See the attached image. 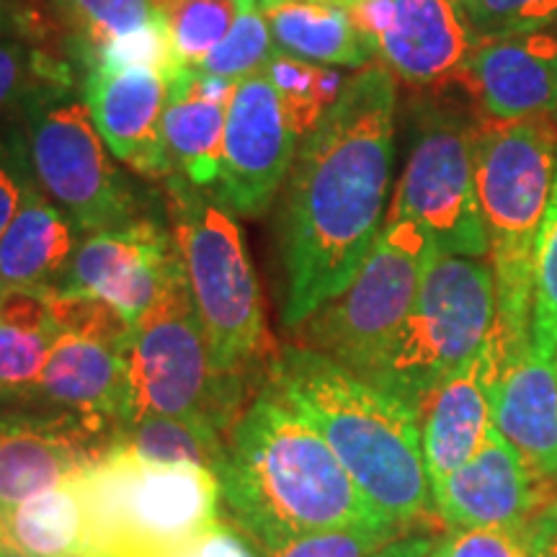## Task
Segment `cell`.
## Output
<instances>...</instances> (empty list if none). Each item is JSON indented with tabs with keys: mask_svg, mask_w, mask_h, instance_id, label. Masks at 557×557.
I'll use <instances>...</instances> for the list:
<instances>
[{
	"mask_svg": "<svg viewBox=\"0 0 557 557\" xmlns=\"http://www.w3.org/2000/svg\"><path fill=\"white\" fill-rule=\"evenodd\" d=\"M395 109L398 78L382 62H369L344 81L299 143L282 227V318L292 331L354 282L385 227Z\"/></svg>",
	"mask_w": 557,
	"mask_h": 557,
	"instance_id": "obj_1",
	"label": "cell"
},
{
	"mask_svg": "<svg viewBox=\"0 0 557 557\" xmlns=\"http://www.w3.org/2000/svg\"><path fill=\"white\" fill-rule=\"evenodd\" d=\"M222 504L263 553L320 529L387 524L318 429L263 385L225 436Z\"/></svg>",
	"mask_w": 557,
	"mask_h": 557,
	"instance_id": "obj_2",
	"label": "cell"
},
{
	"mask_svg": "<svg viewBox=\"0 0 557 557\" xmlns=\"http://www.w3.org/2000/svg\"><path fill=\"white\" fill-rule=\"evenodd\" d=\"M263 377L318 429L387 524L408 532L436 513L413 406L305 346L278 348Z\"/></svg>",
	"mask_w": 557,
	"mask_h": 557,
	"instance_id": "obj_3",
	"label": "cell"
},
{
	"mask_svg": "<svg viewBox=\"0 0 557 557\" xmlns=\"http://www.w3.org/2000/svg\"><path fill=\"white\" fill-rule=\"evenodd\" d=\"M83 557H189L220 521L218 472L191 462H150L111 444L81 470Z\"/></svg>",
	"mask_w": 557,
	"mask_h": 557,
	"instance_id": "obj_4",
	"label": "cell"
},
{
	"mask_svg": "<svg viewBox=\"0 0 557 557\" xmlns=\"http://www.w3.org/2000/svg\"><path fill=\"white\" fill-rule=\"evenodd\" d=\"M553 120L483 122L475 127V186L498 292L506 348L532 338L534 250L557 178Z\"/></svg>",
	"mask_w": 557,
	"mask_h": 557,
	"instance_id": "obj_5",
	"label": "cell"
},
{
	"mask_svg": "<svg viewBox=\"0 0 557 557\" xmlns=\"http://www.w3.org/2000/svg\"><path fill=\"white\" fill-rule=\"evenodd\" d=\"M169 207L173 243L214 369L238 377L256 369L267 372L278 348L267 329L259 278L233 209L184 176H169Z\"/></svg>",
	"mask_w": 557,
	"mask_h": 557,
	"instance_id": "obj_6",
	"label": "cell"
},
{
	"mask_svg": "<svg viewBox=\"0 0 557 557\" xmlns=\"http://www.w3.org/2000/svg\"><path fill=\"white\" fill-rule=\"evenodd\" d=\"M498 329V292L491 261L438 253L413 308L367 382L413 406L475 357Z\"/></svg>",
	"mask_w": 557,
	"mask_h": 557,
	"instance_id": "obj_7",
	"label": "cell"
},
{
	"mask_svg": "<svg viewBox=\"0 0 557 557\" xmlns=\"http://www.w3.org/2000/svg\"><path fill=\"white\" fill-rule=\"evenodd\" d=\"M127 361L129 421L150 416L191 418L227 436L243 413L246 377L214 369L184 267L135 323Z\"/></svg>",
	"mask_w": 557,
	"mask_h": 557,
	"instance_id": "obj_8",
	"label": "cell"
},
{
	"mask_svg": "<svg viewBox=\"0 0 557 557\" xmlns=\"http://www.w3.org/2000/svg\"><path fill=\"white\" fill-rule=\"evenodd\" d=\"M434 256V240L421 225L387 220L354 282L297 325L299 346L367 380L406 323Z\"/></svg>",
	"mask_w": 557,
	"mask_h": 557,
	"instance_id": "obj_9",
	"label": "cell"
},
{
	"mask_svg": "<svg viewBox=\"0 0 557 557\" xmlns=\"http://www.w3.org/2000/svg\"><path fill=\"white\" fill-rule=\"evenodd\" d=\"M29 158L41 194L81 233H101L137 220L135 194L111 160L86 99L54 94L34 107Z\"/></svg>",
	"mask_w": 557,
	"mask_h": 557,
	"instance_id": "obj_10",
	"label": "cell"
},
{
	"mask_svg": "<svg viewBox=\"0 0 557 557\" xmlns=\"http://www.w3.org/2000/svg\"><path fill=\"white\" fill-rule=\"evenodd\" d=\"M475 127L459 116H436L418 132L387 220H410L438 253L485 259L491 253L475 186Z\"/></svg>",
	"mask_w": 557,
	"mask_h": 557,
	"instance_id": "obj_11",
	"label": "cell"
},
{
	"mask_svg": "<svg viewBox=\"0 0 557 557\" xmlns=\"http://www.w3.org/2000/svg\"><path fill=\"white\" fill-rule=\"evenodd\" d=\"M297 132L267 73L235 83L230 96L218 199L243 218H259L289 176Z\"/></svg>",
	"mask_w": 557,
	"mask_h": 557,
	"instance_id": "obj_12",
	"label": "cell"
},
{
	"mask_svg": "<svg viewBox=\"0 0 557 557\" xmlns=\"http://www.w3.org/2000/svg\"><path fill=\"white\" fill-rule=\"evenodd\" d=\"M171 73L150 62L96 60L83 86V99L111 156L150 178L173 173L163 137Z\"/></svg>",
	"mask_w": 557,
	"mask_h": 557,
	"instance_id": "obj_13",
	"label": "cell"
},
{
	"mask_svg": "<svg viewBox=\"0 0 557 557\" xmlns=\"http://www.w3.org/2000/svg\"><path fill=\"white\" fill-rule=\"evenodd\" d=\"M116 426L58 408L52 413H0V508L18 506L94 465Z\"/></svg>",
	"mask_w": 557,
	"mask_h": 557,
	"instance_id": "obj_14",
	"label": "cell"
},
{
	"mask_svg": "<svg viewBox=\"0 0 557 557\" xmlns=\"http://www.w3.org/2000/svg\"><path fill=\"white\" fill-rule=\"evenodd\" d=\"M178 269L171 235L152 220H132L90 233L75 248L58 289L107 299L135 325Z\"/></svg>",
	"mask_w": 557,
	"mask_h": 557,
	"instance_id": "obj_15",
	"label": "cell"
},
{
	"mask_svg": "<svg viewBox=\"0 0 557 557\" xmlns=\"http://www.w3.org/2000/svg\"><path fill=\"white\" fill-rule=\"evenodd\" d=\"M348 9L382 65L413 86L459 75L475 45L457 0H357Z\"/></svg>",
	"mask_w": 557,
	"mask_h": 557,
	"instance_id": "obj_16",
	"label": "cell"
},
{
	"mask_svg": "<svg viewBox=\"0 0 557 557\" xmlns=\"http://www.w3.org/2000/svg\"><path fill=\"white\" fill-rule=\"evenodd\" d=\"M506 359V338L498 329L483 348L416 403L421 449L431 485L478 455L493 431V398Z\"/></svg>",
	"mask_w": 557,
	"mask_h": 557,
	"instance_id": "obj_17",
	"label": "cell"
},
{
	"mask_svg": "<svg viewBox=\"0 0 557 557\" xmlns=\"http://www.w3.org/2000/svg\"><path fill=\"white\" fill-rule=\"evenodd\" d=\"M547 480L527 468L519 451L498 434H491L468 459L431 485L436 517L449 529H524L540 517L547 500Z\"/></svg>",
	"mask_w": 557,
	"mask_h": 557,
	"instance_id": "obj_18",
	"label": "cell"
},
{
	"mask_svg": "<svg viewBox=\"0 0 557 557\" xmlns=\"http://www.w3.org/2000/svg\"><path fill=\"white\" fill-rule=\"evenodd\" d=\"M459 75L487 122L553 120L557 114V34L542 29L480 39Z\"/></svg>",
	"mask_w": 557,
	"mask_h": 557,
	"instance_id": "obj_19",
	"label": "cell"
},
{
	"mask_svg": "<svg viewBox=\"0 0 557 557\" xmlns=\"http://www.w3.org/2000/svg\"><path fill=\"white\" fill-rule=\"evenodd\" d=\"M493 426L542 480H557V364L532 338L506 348Z\"/></svg>",
	"mask_w": 557,
	"mask_h": 557,
	"instance_id": "obj_20",
	"label": "cell"
},
{
	"mask_svg": "<svg viewBox=\"0 0 557 557\" xmlns=\"http://www.w3.org/2000/svg\"><path fill=\"white\" fill-rule=\"evenodd\" d=\"M32 398L114 423L129 421L127 354L96 341L58 333Z\"/></svg>",
	"mask_w": 557,
	"mask_h": 557,
	"instance_id": "obj_21",
	"label": "cell"
},
{
	"mask_svg": "<svg viewBox=\"0 0 557 557\" xmlns=\"http://www.w3.org/2000/svg\"><path fill=\"white\" fill-rule=\"evenodd\" d=\"M235 83L212 78L197 67L171 73L163 137L173 171L199 189H214L220 178L222 139H225L230 96Z\"/></svg>",
	"mask_w": 557,
	"mask_h": 557,
	"instance_id": "obj_22",
	"label": "cell"
},
{
	"mask_svg": "<svg viewBox=\"0 0 557 557\" xmlns=\"http://www.w3.org/2000/svg\"><path fill=\"white\" fill-rule=\"evenodd\" d=\"M276 50L320 67H364L377 60L372 39L341 0H259Z\"/></svg>",
	"mask_w": 557,
	"mask_h": 557,
	"instance_id": "obj_23",
	"label": "cell"
},
{
	"mask_svg": "<svg viewBox=\"0 0 557 557\" xmlns=\"http://www.w3.org/2000/svg\"><path fill=\"white\" fill-rule=\"evenodd\" d=\"M78 233L73 220L32 184L0 238V289H58Z\"/></svg>",
	"mask_w": 557,
	"mask_h": 557,
	"instance_id": "obj_24",
	"label": "cell"
},
{
	"mask_svg": "<svg viewBox=\"0 0 557 557\" xmlns=\"http://www.w3.org/2000/svg\"><path fill=\"white\" fill-rule=\"evenodd\" d=\"M58 5L88 65L96 60H132L176 70L165 18L150 0H58Z\"/></svg>",
	"mask_w": 557,
	"mask_h": 557,
	"instance_id": "obj_25",
	"label": "cell"
},
{
	"mask_svg": "<svg viewBox=\"0 0 557 557\" xmlns=\"http://www.w3.org/2000/svg\"><path fill=\"white\" fill-rule=\"evenodd\" d=\"M3 521L18 557H83L86 549V508L75 475L3 511Z\"/></svg>",
	"mask_w": 557,
	"mask_h": 557,
	"instance_id": "obj_26",
	"label": "cell"
},
{
	"mask_svg": "<svg viewBox=\"0 0 557 557\" xmlns=\"http://www.w3.org/2000/svg\"><path fill=\"white\" fill-rule=\"evenodd\" d=\"M114 442L150 462H191L220 472L225 462V436L205 421L176 416H150L116 429Z\"/></svg>",
	"mask_w": 557,
	"mask_h": 557,
	"instance_id": "obj_27",
	"label": "cell"
},
{
	"mask_svg": "<svg viewBox=\"0 0 557 557\" xmlns=\"http://www.w3.org/2000/svg\"><path fill=\"white\" fill-rule=\"evenodd\" d=\"M263 73L274 83L299 143L318 127V122L323 120V114L344 86V81L338 78V73H333V67L312 65V62L297 60L282 50H276Z\"/></svg>",
	"mask_w": 557,
	"mask_h": 557,
	"instance_id": "obj_28",
	"label": "cell"
},
{
	"mask_svg": "<svg viewBox=\"0 0 557 557\" xmlns=\"http://www.w3.org/2000/svg\"><path fill=\"white\" fill-rule=\"evenodd\" d=\"M246 0H173L163 13L176 67H199L225 39Z\"/></svg>",
	"mask_w": 557,
	"mask_h": 557,
	"instance_id": "obj_29",
	"label": "cell"
},
{
	"mask_svg": "<svg viewBox=\"0 0 557 557\" xmlns=\"http://www.w3.org/2000/svg\"><path fill=\"white\" fill-rule=\"evenodd\" d=\"M274 54L276 45L267 18H263L259 9V0H246L233 29L207 54V60L197 70L205 75H212V78L240 83L250 78V75L263 73Z\"/></svg>",
	"mask_w": 557,
	"mask_h": 557,
	"instance_id": "obj_30",
	"label": "cell"
},
{
	"mask_svg": "<svg viewBox=\"0 0 557 557\" xmlns=\"http://www.w3.org/2000/svg\"><path fill=\"white\" fill-rule=\"evenodd\" d=\"M47 305H50V318L58 333L96 341L122 354L129 351L135 325L107 299L81 295V292L47 289Z\"/></svg>",
	"mask_w": 557,
	"mask_h": 557,
	"instance_id": "obj_31",
	"label": "cell"
},
{
	"mask_svg": "<svg viewBox=\"0 0 557 557\" xmlns=\"http://www.w3.org/2000/svg\"><path fill=\"white\" fill-rule=\"evenodd\" d=\"M529 333L534 344L557 361V178L534 250Z\"/></svg>",
	"mask_w": 557,
	"mask_h": 557,
	"instance_id": "obj_32",
	"label": "cell"
},
{
	"mask_svg": "<svg viewBox=\"0 0 557 557\" xmlns=\"http://www.w3.org/2000/svg\"><path fill=\"white\" fill-rule=\"evenodd\" d=\"M472 41L553 29L557 0H457Z\"/></svg>",
	"mask_w": 557,
	"mask_h": 557,
	"instance_id": "obj_33",
	"label": "cell"
},
{
	"mask_svg": "<svg viewBox=\"0 0 557 557\" xmlns=\"http://www.w3.org/2000/svg\"><path fill=\"white\" fill-rule=\"evenodd\" d=\"M406 529L393 524H357L320 529L278 545L267 557H372L389 542L400 540Z\"/></svg>",
	"mask_w": 557,
	"mask_h": 557,
	"instance_id": "obj_34",
	"label": "cell"
},
{
	"mask_svg": "<svg viewBox=\"0 0 557 557\" xmlns=\"http://www.w3.org/2000/svg\"><path fill=\"white\" fill-rule=\"evenodd\" d=\"M58 331H21L0 325V400L32 398Z\"/></svg>",
	"mask_w": 557,
	"mask_h": 557,
	"instance_id": "obj_35",
	"label": "cell"
},
{
	"mask_svg": "<svg viewBox=\"0 0 557 557\" xmlns=\"http://www.w3.org/2000/svg\"><path fill=\"white\" fill-rule=\"evenodd\" d=\"M529 529H449L429 557H529Z\"/></svg>",
	"mask_w": 557,
	"mask_h": 557,
	"instance_id": "obj_36",
	"label": "cell"
},
{
	"mask_svg": "<svg viewBox=\"0 0 557 557\" xmlns=\"http://www.w3.org/2000/svg\"><path fill=\"white\" fill-rule=\"evenodd\" d=\"M39 60L24 41L0 37V120L39 86Z\"/></svg>",
	"mask_w": 557,
	"mask_h": 557,
	"instance_id": "obj_37",
	"label": "cell"
},
{
	"mask_svg": "<svg viewBox=\"0 0 557 557\" xmlns=\"http://www.w3.org/2000/svg\"><path fill=\"white\" fill-rule=\"evenodd\" d=\"M189 557H267L263 549L250 540L235 521H218L199 545L191 549Z\"/></svg>",
	"mask_w": 557,
	"mask_h": 557,
	"instance_id": "obj_38",
	"label": "cell"
},
{
	"mask_svg": "<svg viewBox=\"0 0 557 557\" xmlns=\"http://www.w3.org/2000/svg\"><path fill=\"white\" fill-rule=\"evenodd\" d=\"M29 186L32 181L21 165V158L9 148H0V238L16 218Z\"/></svg>",
	"mask_w": 557,
	"mask_h": 557,
	"instance_id": "obj_39",
	"label": "cell"
},
{
	"mask_svg": "<svg viewBox=\"0 0 557 557\" xmlns=\"http://www.w3.org/2000/svg\"><path fill=\"white\" fill-rule=\"evenodd\" d=\"M529 557H557V517L545 511L532 521L527 532Z\"/></svg>",
	"mask_w": 557,
	"mask_h": 557,
	"instance_id": "obj_40",
	"label": "cell"
},
{
	"mask_svg": "<svg viewBox=\"0 0 557 557\" xmlns=\"http://www.w3.org/2000/svg\"><path fill=\"white\" fill-rule=\"evenodd\" d=\"M431 547H434V542L429 537H400L372 557H429Z\"/></svg>",
	"mask_w": 557,
	"mask_h": 557,
	"instance_id": "obj_41",
	"label": "cell"
},
{
	"mask_svg": "<svg viewBox=\"0 0 557 557\" xmlns=\"http://www.w3.org/2000/svg\"><path fill=\"white\" fill-rule=\"evenodd\" d=\"M0 557H18L13 553L9 534H5V521H3V508H0Z\"/></svg>",
	"mask_w": 557,
	"mask_h": 557,
	"instance_id": "obj_42",
	"label": "cell"
},
{
	"mask_svg": "<svg viewBox=\"0 0 557 557\" xmlns=\"http://www.w3.org/2000/svg\"><path fill=\"white\" fill-rule=\"evenodd\" d=\"M5 13H9V0H0V29H3Z\"/></svg>",
	"mask_w": 557,
	"mask_h": 557,
	"instance_id": "obj_43",
	"label": "cell"
},
{
	"mask_svg": "<svg viewBox=\"0 0 557 557\" xmlns=\"http://www.w3.org/2000/svg\"><path fill=\"white\" fill-rule=\"evenodd\" d=\"M549 513H553V517H557V500H555L553 506H549Z\"/></svg>",
	"mask_w": 557,
	"mask_h": 557,
	"instance_id": "obj_44",
	"label": "cell"
},
{
	"mask_svg": "<svg viewBox=\"0 0 557 557\" xmlns=\"http://www.w3.org/2000/svg\"><path fill=\"white\" fill-rule=\"evenodd\" d=\"M341 3H344V5H351V3H357V0H341Z\"/></svg>",
	"mask_w": 557,
	"mask_h": 557,
	"instance_id": "obj_45",
	"label": "cell"
},
{
	"mask_svg": "<svg viewBox=\"0 0 557 557\" xmlns=\"http://www.w3.org/2000/svg\"><path fill=\"white\" fill-rule=\"evenodd\" d=\"M553 122H555V124H557V114H555V116H553Z\"/></svg>",
	"mask_w": 557,
	"mask_h": 557,
	"instance_id": "obj_46",
	"label": "cell"
},
{
	"mask_svg": "<svg viewBox=\"0 0 557 557\" xmlns=\"http://www.w3.org/2000/svg\"><path fill=\"white\" fill-rule=\"evenodd\" d=\"M0 295H3V289H0Z\"/></svg>",
	"mask_w": 557,
	"mask_h": 557,
	"instance_id": "obj_47",
	"label": "cell"
},
{
	"mask_svg": "<svg viewBox=\"0 0 557 557\" xmlns=\"http://www.w3.org/2000/svg\"><path fill=\"white\" fill-rule=\"evenodd\" d=\"M555 364H557V361H555Z\"/></svg>",
	"mask_w": 557,
	"mask_h": 557,
	"instance_id": "obj_48",
	"label": "cell"
}]
</instances>
